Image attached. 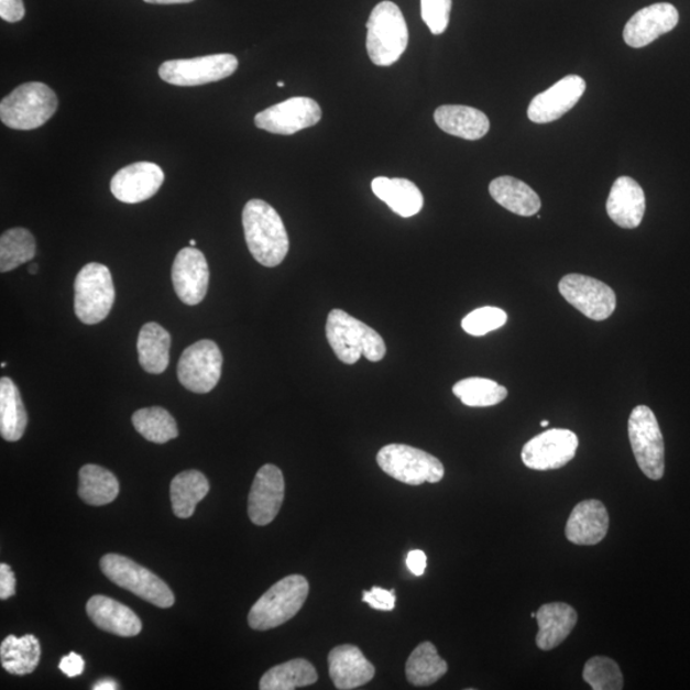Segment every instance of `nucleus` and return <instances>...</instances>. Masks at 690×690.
<instances>
[{
  "instance_id": "obj_1",
  "label": "nucleus",
  "mask_w": 690,
  "mask_h": 690,
  "mask_svg": "<svg viewBox=\"0 0 690 690\" xmlns=\"http://www.w3.org/2000/svg\"><path fill=\"white\" fill-rule=\"evenodd\" d=\"M245 242L253 259L266 267L281 265L289 251V238L280 213L263 200H250L242 213Z\"/></svg>"
},
{
  "instance_id": "obj_2",
  "label": "nucleus",
  "mask_w": 690,
  "mask_h": 690,
  "mask_svg": "<svg viewBox=\"0 0 690 690\" xmlns=\"http://www.w3.org/2000/svg\"><path fill=\"white\" fill-rule=\"evenodd\" d=\"M327 339L338 359L346 364L359 362L362 355L371 362H379L386 354L382 336L343 309H332L329 314Z\"/></svg>"
},
{
  "instance_id": "obj_3",
  "label": "nucleus",
  "mask_w": 690,
  "mask_h": 690,
  "mask_svg": "<svg viewBox=\"0 0 690 690\" xmlns=\"http://www.w3.org/2000/svg\"><path fill=\"white\" fill-rule=\"evenodd\" d=\"M369 57L379 67L398 62L408 46L407 22L401 8L393 2L379 3L368 21Z\"/></svg>"
},
{
  "instance_id": "obj_4",
  "label": "nucleus",
  "mask_w": 690,
  "mask_h": 690,
  "mask_svg": "<svg viewBox=\"0 0 690 690\" xmlns=\"http://www.w3.org/2000/svg\"><path fill=\"white\" fill-rule=\"evenodd\" d=\"M57 109L58 98L50 86L28 83L0 102V119L12 130L31 131L50 121Z\"/></svg>"
},
{
  "instance_id": "obj_5",
  "label": "nucleus",
  "mask_w": 690,
  "mask_h": 690,
  "mask_svg": "<svg viewBox=\"0 0 690 690\" xmlns=\"http://www.w3.org/2000/svg\"><path fill=\"white\" fill-rule=\"evenodd\" d=\"M308 591L309 585L304 576L283 578L252 606L249 625L252 629L264 632L289 622L304 607Z\"/></svg>"
},
{
  "instance_id": "obj_6",
  "label": "nucleus",
  "mask_w": 690,
  "mask_h": 690,
  "mask_svg": "<svg viewBox=\"0 0 690 690\" xmlns=\"http://www.w3.org/2000/svg\"><path fill=\"white\" fill-rule=\"evenodd\" d=\"M101 572L121 589L136 594L157 607L174 605V594L163 579L133 560L118 554H108L100 560Z\"/></svg>"
},
{
  "instance_id": "obj_7",
  "label": "nucleus",
  "mask_w": 690,
  "mask_h": 690,
  "mask_svg": "<svg viewBox=\"0 0 690 690\" xmlns=\"http://www.w3.org/2000/svg\"><path fill=\"white\" fill-rule=\"evenodd\" d=\"M116 289L110 270L102 264L85 265L75 281V313L79 321L95 325L112 311Z\"/></svg>"
},
{
  "instance_id": "obj_8",
  "label": "nucleus",
  "mask_w": 690,
  "mask_h": 690,
  "mask_svg": "<svg viewBox=\"0 0 690 690\" xmlns=\"http://www.w3.org/2000/svg\"><path fill=\"white\" fill-rule=\"evenodd\" d=\"M376 459L386 474L412 486L423 485L425 482L438 483L446 473L438 458L403 443L384 447Z\"/></svg>"
},
{
  "instance_id": "obj_9",
  "label": "nucleus",
  "mask_w": 690,
  "mask_h": 690,
  "mask_svg": "<svg viewBox=\"0 0 690 690\" xmlns=\"http://www.w3.org/2000/svg\"><path fill=\"white\" fill-rule=\"evenodd\" d=\"M629 440L640 471L649 480L658 481L665 473V443L660 425L651 409L638 406L628 423Z\"/></svg>"
},
{
  "instance_id": "obj_10",
  "label": "nucleus",
  "mask_w": 690,
  "mask_h": 690,
  "mask_svg": "<svg viewBox=\"0 0 690 690\" xmlns=\"http://www.w3.org/2000/svg\"><path fill=\"white\" fill-rule=\"evenodd\" d=\"M238 68V59L232 54H212L193 59L164 62L158 67L163 81L180 87L201 86L218 83L232 76Z\"/></svg>"
},
{
  "instance_id": "obj_11",
  "label": "nucleus",
  "mask_w": 690,
  "mask_h": 690,
  "mask_svg": "<svg viewBox=\"0 0 690 690\" xmlns=\"http://www.w3.org/2000/svg\"><path fill=\"white\" fill-rule=\"evenodd\" d=\"M223 355L212 340L204 339L185 349L178 362V380L187 391L206 394L219 383Z\"/></svg>"
},
{
  "instance_id": "obj_12",
  "label": "nucleus",
  "mask_w": 690,
  "mask_h": 690,
  "mask_svg": "<svg viewBox=\"0 0 690 690\" xmlns=\"http://www.w3.org/2000/svg\"><path fill=\"white\" fill-rule=\"evenodd\" d=\"M561 296L585 317L593 321H604L616 308V296L607 284L594 277L569 274L559 283Z\"/></svg>"
},
{
  "instance_id": "obj_13",
  "label": "nucleus",
  "mask_w": 690,
  "mask_h": 690,
  "mask_svg": "<svg viewBox=\"0 0 690 690\" xmlns=\"http://www.w3.org/2000/svg\"><path fill=\"white\" fill-rule=\"evenodd\" d=\"M578 438L573 431H545L530 439L522 450V460L530 470L551 471L567 466L573 460L578 449Z\"/></svg>"
},
{
  "instance_id": "obj_14",
  "label": "nucleus",
  "mask_w": 690,
  "mask_h": 690,
  "mask_svg": "<svg viewBox=\"0 0 690 690\" xmlns=\"http://www.w3.org/2000/svg\"><path fill=\"white\" fill-rule=\"evenodd\" d=\"M321 117V108L315 100L298 97L263 110L255 117V124L260 130L291 136L319 123Z\"/></svg>"
},
{
  "instance_id": "obj_15",
  "label": "nucleus",
  "mask_w": 690,
  "mask_h": 690,
  "mask_svg": "<svg viewBox=\"0 0 690 690\" xmlns=\"http://www.w3.org/2000/svg\"><path fill=\"white\" fill-rule=\"evenodd\" d=\"M172 281L178 298L188 306L201 304L208 293L210 270L201 251L186 248L177 253Z\"/></svg>"
},
{
  "instance_id": "obj_16",
  "label": "nucleus",
  "mask_w": 690,
  "mask_h": 690,
  "mask_svg": "<svg viewBox=\"0 0 690 690\" xmlns=\"http://www.w3.org/2000/svg\"><path fill=\"white\" fill-rule=\"evenodd\" d=\"M283 473L274 464L261 467L249 496V517L253 525L267 526L280 513L284 500Z\"/></svg>"
},
{
  "instance_id": "obj_17",
  "label": "nucleus",
  "mask_w": 690,
  "mask_h": 690,
  "mask_svg": "<svg viewBox=\"0 0 690 690\" xmlns=\"http://www.w3.org/2000/svg\"><path fill=\"white\" fill-rule=\"evenodd\" d=\"M584 91L585 81L582 77L567 76L530 101L528 118L538 124L558 121L576 107Z\"/></svg>"
},
{
  "instance_id": "obj_18",
  "label": "nucleus",
  "mask_w": 690,
  "mask_h": 690,
  "mask_svg": "<svg viewBox=\"0 0 690 690\" xmlns=\"http://www.w3.org/2000/svg\"><path fill=\"white\" fill-rule=\"evenodd\" d=\"M164 178L161 166L150 162L133 163L116 174L110 191L124 204L144 202L157 194Z\"/></svg>"
},
{
  "instance_id": "obj_19",
  "label": "nucleus",
  "mask_w": 690,
  "mask_h": 690,
  "mask_svg": "<svg viewBox=\"0 0 690 690\" xmlns=\"http://www.w3.org/2000/svg\"><path fill=\"white\" fill-rule=\"evenodd\" d=\"M679 12L670 3H656L633 14L624 29L625 43L632 47H645L677 28Z\"/></svg>"
},
{
  "instance_id": "obj_20",
  "label": "nucleus",
  "mask_w": 690,
  "mask_h": 690,
  "mask_svg": "<svg viewBox=\"0 0 690 690\" xmlns=\"http://www.w3.org/2000/svg\"><path fill=\"white\" fill-rule=\"evenodd\" d=\"M328 664L332 683L340 690L360 688L375 677V666L364 657L359 647L352 645L332 648Z\"/></svg>"
},
{
  "instance_id": "obj_21",
  "label": "nucleus",
  "mask_w": 690,
  "mask_h": 690,
  "mask_svg": "<svg viewBox=\"0 0 690 690\" xmlns=\"http://www.w3.org/2000/svg\"><path fill=\"white\" fill-rule=\"evenodd\" d=\"M606 211L610 219L621 228L639 227L646 211L644 188L631 177L617 178L610 191Z\"/></svg>"
},
{
  "instance_id": "obj_22",
  "label": "nucleus",
  "mask_w": 690,
  "mask_h": 690,
  "mask_svg": "<svg viewBox=\"0 0 690 690\" xmlns=\"http://www.w3.org/2000/svg\"><path fill=\"white\" fill-rule=\"evenodd\" d=\"M609 525L606 506L599 500H584L570 514L566 536L574 545H598L606 537Z\"/></svg>"
},
{
  "instance_id": "obj_23",
  "label": "nucleus",
  "mask_w": 690,
  "mask_h": 690,
  "mask_svg": "<svg viewBox=\"0 0 690 690\" xmlns=\"http://www.w3.org/2000/svg\"><path fill=\"white\" fill-rule=\"evenodd\" d=\"M86 613L99 629L119 637H134L142 631L140 617L129 606L101 594L87 601Z\"/></svg>"
},
{
  "instance_id": "obj_24",
  "label": "nucleus",
  "mask_w": 690,
  "mask_h": 690,
  "mask_svg": "<svg viewBox=\"0 0 690 690\" xmlns=\"http://www.w3.org/2000/svg\"><path fill=\"white\" fill-rule=\"evenodd\" d=\"M538 634L536 644L543 651H551L572 633L578 621L576 610L565 602H552L538 609L536 613Z\"/></svg>"
},
{
  "instance_id": "obj_25",
  "label": "nucleus",
  "mask_w": 690,
  "mask_h": 690,
  "mask_svg": "<svg viewBox=\"0 0 690 690\" xmlns=\"http://www.w3.org/2000/svg\"><path fill=\"white\" fill-rule=\"evenodd\" d=\"M434 119L439 129L459 139L475 141L490 131L488 116L471 107L441 106L435 110Z\"/></svg>"
},
{
  "instance_id": "obj_26",
  "label": "nucleus",
  "mask_w": 690,
  "mask_h": 690,
  "mask_svg": "<svg viewBox=\"0 0 690 690\" xmlns=\"http://www.w3.org/2000/svg\"><path fill=\"white\" fill-rule=\"evenodd\" d=\"M371 187L372 193L402 218L415 217L424 208L423 193L408 179L377 177Z\"/></svg>"
},
{
  "instance_id": "obj_27",
  "label": "nucleus",
  "mask_w": 690,
  "mask_h": 690,
  "mask_svg": "<svg viewBox=\"0 0 690 690\" xmlns=\"http://www.w3.org/2000/svg\"><path fill=\"white\" fill-rule=\"evenodd\" d=\"M489 191L503 208L521 217H533L541 210V198L525 182L499 177L491 182Z\"/></svg>"
},
{
  "instance_id": "obj_28",
  "label": "nucleus",
  "mask_w": 690,
  "mask_h": 690,
  "mask_svg": "<svg viewBox=\"0 0 690 690\" xmlns=\"http://www.w3.org/2000/svg\"><path fill=\"white\" fill-rule=\"evenodd\" d=\"M172 338L161 325L147 322L138 340L139 361L149 374L161 375L168 369Z\"/></svg>"
},
{
  "instance_id": "obj_29",
  "label": "nucleus",
  "mask_w": 690,
  "mask_h": 690,
  "mask_svg": "<svg viewBox=\"0 0 690 690\" xmlns=\"http://www.w3.org/2000/svg\"><path fill=\"white\" fill-rule=\"evenodd\" d=\"M210 483L200 471H185L171 483V500L174 514L180 519L191 518L196 505L209 494Z\"/></svg>"
},
{
  "instance_id": "obj_30",
  "label": "nucleus",
  "mask_w": 690,
  "mask_h": 690,
  "mask_svg": "<svg viewBox=\"0 0 690 690\" xmlns=\"http://www.w3.org/2000/svg\"><path fill=\"white\" fill-rule=\"evenodd\" d=\"M28 427V414L19 387L10 377L0 380V434L7 441H19Z\"/></svg>"
},
{
  "instance_id": "obj_31",
  "label": "nucleus",
  "mask_w": 690,
  "mask_h": 690,
  "mask_svg": "<svg viewBox=\"0 0 690 690\" xmlns=\"http://www.w3.org/2000/svg\"><path fill=\"white\" fill-rule=\"evenodd\" d=\"M42 648L33 634L21 638L8 636L0 646L3 669L12 676H28L37 668Z\"/></svg>"
},
{
  "instance_id": "obj_32",
  "label": "nucleus",
  "mask_w": 690,
  "mask_h": 690,
  "mask_svg": "<svg viewBox=\"0 0 690 690\" xmlns=\"http://www.w3.org/2000/svg\"><path fill=\"white\" fill-rule=\"evenodd\" d=\"M78 495L86 504L102 506L113 503L119 495L116 475L97 464H86L79 470Z\"/></svg>"
},
{
  "instance_id": "obj_33",
  "label": "nucleus",
  "mask_w": 690,
  "mask_h": 690,
  "mask_svg": "<svg viewBox=\"0 0 690 690\" xmlns=\"http://www.w3.org/2000/svg\"><path fill=\"white\" fill-rule=\"evenodd\" d=\"M319 676L315 666L305 658H295L274 666L260 680L261 690H293L316 683Z\"/></svg>"
},
{
  "instance_id": "obj_34",
  "label": "nucleus",
  "mask_w": 690,
  "mask_h": 690,
  "mask_svg": "<svg viewBox=\"0 0 690 690\" xmlns=\"http://www.w3.org/2000/svg\"><path fill=\"white\" fill-rule=\"evenodd\" d=\"M448 672V664L438 654L431 642H424L410 654L406 676L416 687L432 686Z\"/></svg>"
},
{
  "instance_id": "obj_35",
  "label": "nucleus",
  "mask_w": 690,
  "mask_h": 690,
  "mask_svg": "<svg viewBox=\"0 0 690 690\" xmlns=\"http://www.w3.org/2000/svg\"><path fill=\"white\" fill-rule=\"evenodd\" d=\"M35 256L36 241L28 229L13 228L0 238V272H12Z\"/></svg>"
},
{
  "instance_id": "obj_36",
  "label": "nucleus",
  "mask_w": 690,
  "mask_h": 690,
  "mask_svg": "<svg viewBox=\"0 0 690 690\" xmlns=\"http://www.w3.org/2000/svg\"><path fill=\"white\" fill-rule=\"evenodd\" d=\"M132 424L149 441L165 443L176 439L179 431L176 419L162 407L142 408L134 412Z\"/></svg>"
},
{
  "instance_id": "obj_37",
  "label": "nucleus",
  "mask_w": 690,
  "mask_h": 690,
  "mask_svg": "<svg viewBox=\"0 0 690 690\" xmlns=\"http://www.w3.org/2000/svg\"><path fill=\"white\" fill-rule=\"evenodd\" d=\"M453 393L468 407H493L507 396L504 386L482 377L460 380L453 386Z\"/></svg>"
},
{
  "instance_id": "obj_38",
  "label": "nucleus",
  "mask_w": 690,
  "mask_h": 690,
  "mask_svg": "<svg viewBox=\"0 0 690 690\" xmlns=\"http://www.w3.org/2000/svg\"><path fill=\"white\" fill-rule=\"evenodd\" d=\"M583 679L593 690H621L624 687L623 672L612 658L592 657L587 661Z\"/></svg>"
},
{
  "instance_id": "obj_39",
  "label": "nucleus",
  "mask_w": 690,
  "mask_h": 690,
  "mask_svg": "<svg viewBox=\"0 0 690 690\" xmlns=\"http://www.w3.org/2000/svg\"><path fill=\"white\" fill-rule=\"evenodd\" d=\"M506 321L507 315L502 308L482 307L474 309L473 313L464 317L462 328L467 335L483 337L491 331L503 328Z\"/></svg>"
},
{
  "instance_id": "obj_40",
  "label": "nucleus",
  "mask_w": 690,
  "mask_h": 690,
  "mask_svg": "<svg viewBox=\"0 0 690 690\" xmlns=\"http://www.w3.org/2000/svg\"><path fill=\"white\" fill-rule=\"evenodd\" d=\"M450 11L451 0H421L423 20L434 35L446 33Z\"/></svg>"
},
{
  "instance_id": "obj_41",
  "label": "nucleus",
  "mask_w": 690,
  "mask_h": 690,
  "mask_svg": "<svg viewBox=\"0 0 690 690\" xmlns=\"http://www.w3.org/2000/svg\"><path fill=\"white\" fill-rule=\"evenodd\" d=\"M395 600L394 590L386 591L380 587H374L371 591L363 592V601L380 612H392L395 607Z\"/></svg>"
},
{
  "instance_id": "obj_42",
  "label": "nucleus",
  "mask_w": 690,
  "mask_h": 690,
  "mask_svg": "<svg viewBox=\"0 0 690 690\" xmlns=\"http://www.w3.org/2000/svg\"><path fill=\"white\" fill-rule=\"evenodd\" d=\"M0 18L10 23L25 18V6L22 0H0Z\"/></svg>"
},
{
  "instance_id": "obj_43",
  "label": "nucleus",
  "mask_w": 690,
  "mask_h": 690,
  "mask_svg": "<svg viewBox=\"0 0 690 690\" xmlns=\"http://www.w3.org/2000/svg\"><path fill=\"white\" fill-rule=\"evenodd\" d=\"M15 577L13 570L6 562L0 565V599L8 600L14 596Z\"/></svg>"
},
{
  "instance_id": "obj_44",
  "label": "nucleus",
  "mask_w": 690,
  "mask_h": 690,
  "mask_svg": "<svg viewBox=\"0 0 690 690\" xmlns=\"http://www.w3.org/2000/svg\"><path fill=\"white\" fill-rule=\"evenodd\" d=\"M59 669L69 678L81 676L85 670L84 658L75 653H70L62 658Z\"/></svg>"
},
{
  "instance_id": "obj_45",
  "label": "nucleus",
  "mask_w": 690,
  "mask_h": 690,
  "mask_svg": "<svg viewBox=\"0 0 690 690\" xmlns=\"http://www.w3.org/2000/svg\"><path fill=\"white\" fill-rule=\"evenodd\" d=\"M407 567L412 574L417 577L423 576L425 573L427 567V557L426 554L421 550L409 551L407 555Z\"/></svg>"
},
{
  "instance_id": "obj_46",
  "label": "nucleus",
  "mask_w": 690,
  "mask_h": 690,
  "mask_svg": "<svg viewBox=\"0 0 690 690\" xmlns=\"http://www.w3.org/2000/svg\"><path fill=\"white\" fill-rule=\"evenodd\" d=\"M118 688L119 686L116 683V681L110 679L101 680L99 681V683L92 687L94 690H114Z\"/></svg>"
},
{
  "instance_id": "obj_47",
  "label": "nucleus",
  "mask_w": 690,
  "mask_h": 690,
  "mask_svg": "<svg viewBox=\"0 0 690 690\" xmlns=\"http://www.w3.org/2000/svg\"><path fill=\"white\" fill-rule=\"evenodd\" d=\"M149 4H186L193 3L195 0H144Z\"/></svg>"
},
{
  "instance_id": "obj_48",
  "label": "nucleus",
  "mask_w": 690,
  "mask_h": 690,
  "mask_svg": "<svg viewBox=\"0 0 690 690\" xmlns=\"http://www.w3.org/2000/svg\"><path fill=\"white\" fill-rule=\"evenodd\" d=\"M36 272H37V265H31L30 266V273L31 274H36Z\"/></svg>"
},
{
  "instance_id": "obj_49",
  "label": "nucleus",
  "mask_w": 690,
  "mask_h": 690,
  "mask_svg": "<svg viewBox=\"0 0 690 690\" xmlns=\"http://www.w3.org/2000/svg\"><path fill=\"white\" fill-rule=\"evenodd\" d=\"M189 245H191V248H195V245H196V241H195V240H191V242H189Z\"/></svg>"
},
{
  "instance_id": "obj_50",
  "label": "nucleus",
  "mask_w": 690,
  "mask_h": 690,
  "mask_svg": "<svg viewBox=\"0 0 690 690\" xmlns=\"http://www.w3.org/2000/svg\"><path fill=\"white\" fill-rule=\"evenodd\" d=\"M541 426H543V427L549 426V421H543V423H541Z\"/></svg>"
},
{
  "instance_id": "obj_51",
  "label": "nucleus",
  "mask_w": 690,
  "mask_h": 690,
  "mask_svg": "<svg viewBox=\"0 0 690 690\" xmlns=\"http://www.w3.org/2000/svg\"><path fill=\"white\" fill-rule=\"evenodd\" d=\"M284 85L285 84L283 81L277 83V86H280V87H284Z\"/></svg>"
}]
</instances>
